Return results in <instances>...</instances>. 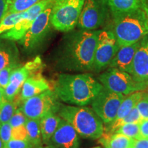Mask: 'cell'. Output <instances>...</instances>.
<instances>
[{
  "instance_id": "cell-40",
  "label": "cell",
  "mask_w": 148,
  "mask_h": 148,
  "mask_svg": "<svg viewBox=\"0 0 148 148\" xmlns=\"http://www.w3.org/2000/svg\"><path fill=\"white\" fill-rule=\"evenodd\" d=\"M0 148H5V144L3 143L1 138H0Z\"/></svg>"
},
{
  "instance_id": "cell-15",
  "label": "cell",
  "mask_w": 148,
  "mask_h": 148,
  "mask_svg": "<svg viewBox=\"0 0 148 148\" xmlns=\"http://www.w3.org/2000/svg\"><path fill=\"white\" fill-rule=\"evenodd\" d=\"M133 78L138 82L147 83L148 79V34L140 40L132 64Z\"/></svg>"
},
{
  "instance_id": "cell-13",
  "label": "cell",
  "mask_w": 148,
  "mask_h": 148,
  "mask_svg": "<svg viewBox=\"0 0 148 148\" xmlns=\"http://www.w3.org/2000/svg\"><path fill=\"white\" fill-rule=\"evenodd\" d=\"M53 1L54 0H41L29 8L27 10V15L20 20L12 29L0 35V38L12 41L21 40L32 26L37 16Z\"/></svg>"
},
{
  "instance_id": "cell-25",
  "label": "cell",
  "mask_w": 148,
  "mask_h": 148,
  "mask_svg": "<svg viewBox=\"0 0 148 148\" xmlns=\"http://www.w3.org/2000/svg\"><path fill=\"white\" fill-rule=\"evenodd\" d=\"M41 0H11L5 16L10 13L23 12L36 4Z\"/></svg>"
},
{
  "instance_id": "cell-18",
  "label": "cell",
  "mask_w": 148,
  "mask_h": 148,
  "mask_svg": "<svg viewBox=\"0 0 148 148\" xmlns=\"http://www.w3.org/2000/svg\"><path fill=\"white\" fill-rule=\"evenodd\" d=\"M19 53L14 41L0 38V71L10 66H18Z\"/></svg>"
},
{
  "instance_id": "cell-30",
  "label": "cell",
  "mask_w": 148,
  "mask_h": 148,
  "mask_svg": "<svg viewBox=\"0 0 148 148\" xmlns=\"http://www.w3.org/2000/svg\"><path fill=\"white\" fill-rule=\"evenodd\" d=\"M142 120L148 119V92H143L136 105Z\"/></svg>"
},
{
  "instance_id": "cell-31",
  "label": "cell",
  "mask_w": 148,
  "mask_h": 148,
  "mask_svg": "<svg viewBox=\"0 0 148 148\" xmlns=\"http://www.w3.org/2000/svg\"><path fill=\"white\" fill-rule=\"evenodd\" d=\"M12 139L20 140H28L27 129L25 125L12 127Z\"/></svg>"
},
{
  "instance_id": "cell-41",
  "label": "cell",
  "mask_w": 148,
  "mask_h": 148,
  "mask_svg": "<svg viewBox=\"0 0 148 148\" xmlns=\"http://www.w3.org/2000/svg\"><path fill=\"white\" fill-rule=\"evenodd\" d=\"M91 148H101L99 146H96V147H91Z\"/></svg>"
},
{
  "instance_id": "cell-35",
  "label": "cell",
  "mask_w": 148,
  "mask_h": 148,
  "mask_svg": "<svg viewBox=\"0 0 148 148\" xmlns=\"http://www.w3.org/2000/svg\"><path fill=\"white\" fill-rule=\"evenodd\" d=\"M139 124L140 137L148 138V119L142 120Z\"/></svg>"
},
{
  "instance_id": "cell-37",
  "label": "cell",
  "mask_w": 148,
  "mask_h": 148,
  "mask_svg": "<svg viewBox=\"0 0 148 148\" xmlns=\"http://www.w3.org/2000/svg\"><path fill=\"white\" fill-rule=\"evenodd\" d=\"M5 99L4 97V89L0 87V103Z\"/></svg>"
},
{
  "instance_id": "cell-26",
  "label": "cell",
  "mask_w": 148,
  "mask_h": 148,
  "mask_svg": "<svg viewBox=\"0 0 148 148\" xmlns=\"http://www.w3.org/2000/svg\"><path fill=\"white\" fill-rule=\"evenodd\" d=\"M16 108V105L14 101L4 99L0 103V124L8 123Z\"/></svg>"
},
{
  "instance_id": "cell-1",
  "label": "cell",
  "mask_w": 148,
  "mask_h": 148,
  "mask_svg": "<svg viewBox=\"0 0 148 148\" xmlns=\"http://www.w3.org/2000/svg\"><path fill=\"white\" fill-rule=\"evenodd\" d=\"M99 30H81L65 37L57 55L56 66L69 71H92Z\"/></svg>"
},
{
  "instance_id": "cell-34",
  "label": "cell",
  "mask_w": 148,
  "mask_h": 148,
  "mask_svg": "<svg viewBox=\"0 0 148 148\" xmlns=\"http://www.w3.org/2000/svg\"><path fill=\"white\" fill-rule=\"evenodd\" d=\"M11 0H0V22L5 16Z\"/></svg>"
},
{
  "instance_id": "cell-22",
  "label": "cell",
  "mask_w": 148,
  "mask_h": 148,
  "mask_svg": "<svg viewBox=\"0 0 148 148\" xmlns=\"http://www.w3.org/2000/svg\"><path fill=\"white\" fill-rule=\"evenodd\" d=\"M143 92L142 91H138L125 96L119 107L115 119L112 123L118 122L126 116L131 112V110L136 106L138 101L143 95Z\"/></svg>"
},
{
  "instance_id": "cell-9",
  "label": "cell",
  "mask_w": 148,
  "mask_h": 148,
  "mask_svg": "<svg viewBox=\"0 0 148 148\" xmlns=\"http://www.w3.org/2000/svg\"><path fill=\"white\" fill-rule=\"evenodd\" d=\"M125 97L122 94L114 92L103 86L90 105L103 124L107 125L115 119L119 107Z\"/></svg>"
},
{
  "instance_id": "cell-21",
  "label": "cell",
  "mask_w": 148,
  "mask_h": 148,
  "mask_svg": "<svg viewBox=\"0 0 148 148\" xmlns=\"http://www.w3.org/2000/svg\"><path fill=\"white\" fill-rule=\"evenodd\" d=\"M134 139L118 133L106 134L103 132L99 142L104 148H131Z\"/></svg>"
},
{
  "instance_id": "cell-3",
  "label": "cell",
  "mask_w": 148,
  "mask_h": 148,
  "mask_svg": "<svg viewBox=\"0 0 148 148\" xmlns=\"http://www.w3.org/2000/svg\"><path fill=\"white\" fill-rule=\"evenodd\" d=\"M58 114L69 123L83 138L99 139L104 132L102 121L92 108L86 106L62 104Z\"/></svg>"
},
{
  "instance_id": "cell-36",
  "label": "cell",
  "mask_w": 148,
  "mask_h": 148,
  "mask_svg": "<svg viewBox=\"0 0 148 148\" xmlns=\"http://www.w3.org/2000/svg\"><path fill=\"white\" fill-rule=\"evenodd\" d=\"M131 148H148V138L134 139V143Z\"/></svg>"
},
{
  "instance_id": "cell-11",
  "label": "cell",
  "mask_w": 148,
  "mask_h": 148,
  "mask_svg": "<svg viewBox=\"0 0 148 148\" xmlns=\"http://www.w3.org/2000/svg\"><path fill=\"white\" fill-rule=\"evenodd\" d=\"M53 2L37 16L29 30L19 40V43L25 50L32 51L47 36L51 25L50 17Z\"/></svg>"
},
{
  "instance_id": "cell-20",
  "label": "cell",
  "mask_w": 148,
  "mask_h": 148,
  "mask_svg": "<svg viewBox=\"0 0 148 148\" xmlns=\"http://www.w3.org/2000/svg\"><path fill=\"white\" fill-rule=\"evenodd\" d=\"M112 14L124 13L142 8L148 0H103Z\"/></svg>"
},
{
  "instance_id": "cell-4",
  "label": "cell",
  "mask_w": 148,
  "mask_h": 148,
  "mask_svg": "<svg viewBox=\"0 0 148 148\" xmlns=\"http://www.w3.org/2000/svg\"><path fill=\"white\" fill-rule=\"evenodd\" d=\"M112 15V32L119 47L132 45L148 34V22L142 8Z\"/></svg>"
},
{
  "instance_id": "cell-17",
  "label": "cell",
  "mask_w": 148,
  "mask_h": 148,
  "mask_svg": "<svg viewBox=\"0 0 148 148\" xmlns=\"http://www.w3.org/2000/svg\"><path fill=\"white\" fill-rule=\"evenodd\" d=\"M50 89L49 83L40 73L31 75L21 88V98L23 101Z\"/></svg>"
},
{
  "instance_id": "cell-6",
  "label": "cell",
  "mask_w": 148,
  "mask_h": 148,
  "mask_svg": "<svg viewBox=\"0 0 148 148\" xmlns=\"http://www.w3.org/2000/svg\"><path fill=\"white\" fill-rule=\"evenodd\" d=\"M98 79L103 87L125 96L147 88V83L136 82L130 74L115 68H108Z\"/></svg>"
},
{
  "instance_id": "cell-19",
  "label": "cell",
  "mask_w": 148,
  "mask_h": 148,
  "mask_svg": "<svg viewBox=\"0 0 148 148\" xmlns=\"http://www.w3.org/2000/svg\"><path fill=\"white\" fill-rule=\"evenodd\" d=\"M62 118L57 113H50L40 119V128L42 142L43 145H48L51 138L60 123Z\"/></svg>"
},
{
  "instance_id": "cell-8",
  "label": "cell",
  "mask_w": 148,
  "mask_h": 148,
  "mask_svg": "<svg viewBox=\"0 0 148 148\" xmlns=\"http://www.w3.org/2000/svg\"><path fill=\"white\" fill-rule=\"evenodd\" d=\"M119 48L112 30L100 29L96 44L92 71L99 73L108 68Z\"/></svg>"
},
{
  "instance_id": "cell-42",
  "label": "cell",
  "mask_w": 148,
  "mask_h": 148,
  "mask_svg": "<svg viewBox=\"0 0 148 148\" xmlns=\"http://www.w3.org/2000/svg\"><path fill=\"white\" fill-rule=\"evenodd\" d=\"M147 89H148V79H147Z\"/></svg>"
},
{
  "instance_id": "cell-32",
  "label": "cell",
  "mask_w": 148,
  "mask_h": 148,
  "mask_svg": "<svg viewBox=\"0 0 148 148\" xmlns=\"http://www.w3.org/2000/svg\"><path fill=\"white\" fill-rule=\"evenodd\" d=\"M12 127L9 122L0 124V138L4 144L12 139Z\"/></svg>"
},
{
  "instance_id": "cell-28",
  "label": "cell",
  "mask_w": 148,
  "mask_h": 148,
  "mask_svg": "<svg viewBox=\"0 0 148 148\" xmlns=\"http://www.w3.org/2000/svg\"><path fill=\"white\" fill-rule=\"evenodd\" d=\"M27 119V116L25 115V114L23 113V112L19 107V108H16L12 118L9 121V123H10L12 127L21 126V125L25 124Z\"/></svg>"
},
{
  "instance_id": "cell-14",
  "label": "cell",
  "mask_w": 148,
  "mask_h": 148,
  "mask_svg": "<svg viewBox=\"0 0 148 148\" xmlns=\"http://www.w3.org/2000/svg\"><path fill=\"white\" fill-rule=\"evenodd\" d=\"M48 145L55 148H79V135L69 123L62 119Z\"/></svg>"
},
{
  "instance_id": "cell-27",
  "label": "cell",
  "mask_w": 148,
  "mask_h": 148,
  "mask_svg": "<svg viewBox=\"0 0 148 148\" xmlns=\"http://www.w3.org/2000/svg\"><path fill=\"white\" fill-rule=\"evenodd\" d=\"M114 133L121 134L133 139L141 138L140 134L139 123H126L122 125L114 131Z\"/></svg>"
},
{
  "instance_id": "cell-5",
  "label": "cell",
  "mask_w": 148,
  "mask_h": 148,
  "mask_svg": "<svg viewBox=\"0 0 148 148\" xmlns=\"http://www.w3.org/2000/svg\"><path fill=\"white\" fill-rule=\"evenodd\" d=\"M84 2L85 0H55L50 17L53 28L65 32L75 28Z\"/></svg>"
},
{
  "instance_id": "cell-38",
  "label": "cell",
  "mask_w": 148,
  "mask_h": 148,
  "mask_svg": "<svg viewBox=\"0 0 148 148\" xmlns=\"http://www.w3.org/2000/svg\"><path fill=\"white\" fill-rule=\"evenodd\" d=\"M142 9H143L144 12H145V15H146V17H147V22H148V3H145V4L143 6V8H142Z\"/></svg>"
},
{
  "instance_id": "cell-39",
  "label": "cell",
  "mask_w": 148,
  "mask_h": 148,
  "mask_svg": "<svg viewBox=\"0 0 148 148\" xmlns=\"http://www.w3.org/2000/svg\"><path fill=\"white\" fill-rule=\"evenodd\" d=\"M37 148H55V147L51 145H43Z\"/></svg>"
},
{
  "instance_id": "cell-33",
  "label": "cell",
  "mask_w": 148,
  "mask_h": 148,
  "mask_svg": "<svg viewBox=\"0 0 148 148\" xmlns=\"http://www.w3.org/2000/svg\"><path fill=\"white\" fill-rule=\"evenodd\" d=\"M5 148H34L28 140L11 139L5 144Z\"/></svg>"
},
{
  "instance_id": "cell-24",
  "label": "cell",
  "mask_w": 148,
  "mask_h": 148,
  "mask_svg": "<svg viewBox=\"0 0 148 148\" xmlns=\"http://www.w3.org/2000/svg\"><path fill=\"white\" fill-rule=\"evenodd\" d=\"M27 14V10H25L23 12L10 13L5 15L0 22V35L12 29L20 20L25 17Z\"/></svg>"
},
{
  "instance_id": "cell-12",
  "label": "cell",
  "mask_w": 148,
  "mask_h": 148,
  "mask_svg": "<svg viewBox=\"0 0 148 148\" xmlns=\"http://www.w3.org/2000/svg\"><path fill=\"white\" fill-rule=\"evenodd\" d=\"M41 65V60L40 57L38 56L24 66H18L14 69L11 74L8 85L4 89L5 99L8 101H14L25 80L32 73L38 71Z\"/></svg>"
},
{
  "instance_id": "cell-16",
  "label": "cell",
  "mask_w": 148,
  "mask_h": 148,
  "mask_svg": "<svg viewBox=\"0 0 148 148\" xmlns=\"http://www.w3.org/2000/svg\"><path fill=\"white\" fill-rule=\"evenodd\" d=\"M140 41L132 45L120 47L111 60L108 68H115L120 71L132 73L133 60Z\"/></svg>"
},
{
  "instance_id": "cell-2",
  "label": "cell",
  "mask_w": 148,
  "mask_h": 148,
  "mask_svg": "<svg viewBox=\"0 0 148 148\" xmlns=\"http://www.w3.org/2000/svg\"><path fill=\"white\" fill-rule=\"evenodd\" d=\"M103 86L90 73H60L53 91L59 100L73 106L90 104Z\"/></svg>"
},
{
  "instance_id": "cell-29",
  "label": "cell",
  "mask_w": 148,
  "mask_h": 148,
  "mask_svg": "<svg viewBox=\"0 0 148 148\" xmlns=\"http://www.w3.org/2000/svg\"><path fill=\"white\" fill-rule=\"evenodd\" d=\"M18 66H10L0 71V87L5 89L9 84L11 74Z\"/></svg>"
},
{
  "instance_id": "cell-23",
  "label": "cell",
  "mask_w": 148,
  "mask_h": 148,
  "mask_svg": "<svg viewBox=\"0 0 148 148\" xmlns=\"http://www.w3.org/2000/svg\"><path fill=\"white\" fill-rule=\"evenodd\" d=\"M25 126L27 129L29 142L34 148L43 145L40 128V119H27Z\"/></svg>"
},
{
  "instance_id": "cell-7",
  "label": "cell",
  "mask_w": 148,
  "mask_h": 148,
  "mask_svg": "<svg viewBox=\"0 0 148 148\" xmlns=\"http://www.w3.org/2000/svg\"><path fill=\"white\" fill-rule=\"evenodd\" d=\"M62 106L56 94L49 89L23 101L20 107L27 119H40L50 113H57Z\"/></svg>"
},
{
  "instance_id": "cell-10",
  "label": "cell",
  "mask_w": 148,
  "mask_h": 148,
  "mask_svg": "<svg viewBox=\"0 0 148 148\" xmlns=\"http://www.w3.org/2000/svg\"><path fill=\"white\" fill-rule=\"evenodd\" d=\"M109 11L103 0H85L77 27L81 30H95L106 21Z\"/></svg>"
}]
</instances>
